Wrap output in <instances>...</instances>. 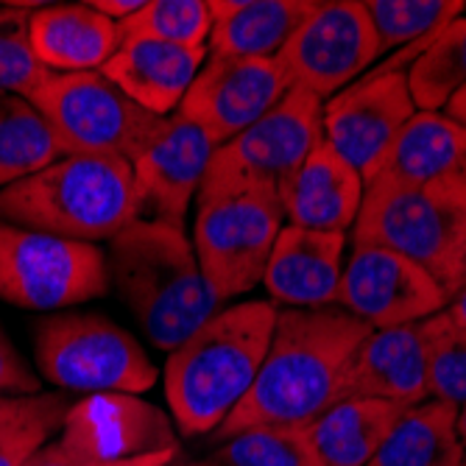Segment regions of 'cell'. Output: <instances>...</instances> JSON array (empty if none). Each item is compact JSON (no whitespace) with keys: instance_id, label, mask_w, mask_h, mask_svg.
<instances>
[{"instance_id":"cell-9","label":"cell","mask_w":466,"mask_h":466,"mask_svg":"<svg viewBox=\"0 0 466 466\" xmlns=\"http://www.w3.org/2000/svg\"><path fill=\"white\" fill-rule=\"evenodd\" d=\"M109 268L96 243L0 224V299L25 310H59L98 299Z\"/></svg>"},{"instance_id":"cell-21","label":"cell","mask_w":466,"mask_h":466,"mask_svg":"<svg viewBox=\"0 0 466 466\" xmlns=\"http://www.w3.org/2000/svg\"><path fill=\"white\" fill-rule=\"evenodd\" d=\"M28 39L39 65L51 73L101 70L123 42L117 23L90 4L36 9L28 17Z\"/></svg>"},{"instance_id":"cell-10","label":"cell","mask_w":466,"mask_h":466,"mask_svg":"<svg viewBox=\"0 0 466 466\" xmlns=\"http://www.w3.org/2000/svg\"><path fill=\"white\" fill-rule=\"evenodd\" d=\"M282 218V204L263 193L229 190L198 196L193 251L201 274L221 299H232L263 282Z\"/></svg>"},{"instance_id":"cell-2","label":"cell","mask_w":466,"mask_h":466,"mask_svg":"<svg viewBox=\"0 0 466 466\" xmlns=\"http://www.w3.org/2000/svg\"><path fill=\"white\" fill-rule=\"evenodd\" d=\"M109 277L148 341L165 352H174L224 305L182 227L154 218H135L109 240Z\"/></svg>"},{"instance_id":"cell-40","label":"cell","mask_w":466,"mask_h":466,"mask_svg":"<svg viewBox=\"0 0 466 466\" xmlns=\"http://www.w3.org/2000/svg\"><path fill=\"white\" fill-rule=\"evenodd\" d=\"M461 466H466V452H463V458H461Z\"/></svg>"},{"instance_id":"cell-28","label":"cell","mask_w":466,"mask_h":466,"mask_svg":"<svg viewBox=\"0 0 466 466\" xmlns=\"http://www.w3.org/2000/svg\"><path fill=\"white\" fill-rule=\"evenodd\" d=\"M123 39H154L182 48H204L213 31L209 0H146L143 9L117 23Z\"/></svg>"},{"instance_id":"cell-14","label":"cell","mask_w":466,"mask_h":466,"mask_svg":"<svg viewBox=\"0 0 466 466\" xmlns=\"http://www.w3.org/2000/svg\"><path fill=\"white\" fill-rule=\"evenodd\" d=\"M335 305L371 329H391L439 316L447 310L450 296L402 254L383 246H352Z\"/></svg>"},{"instance_id":"cell-38","label":"cell","mask_w":466,"mask_h":466,"mask_svg":"<svg viewBox=\"0 0 466 466\" xmlns=\"http://www.w3.org/2000/svg\"><path fill=\"white\" fill-rule=\"evenodd\" d=\"M444 115L466 129V84H463L461 90H455V93H452V98L444 104Z\"/></svg>"},{"instance_id":"cell-4","label":"cell","mask_w":466,"mask_h":466,"mask_svg":"<svg viewBox=\"0 0 466 466\" xmlns=\"http://www.w3.org/2000/svg\"><path fill=\"white\" fill-rule=\"evenodd\" d=\"M140 218L132 165L120 157L70 154L0 190V224L67 240H112Z\"/></svg>"},{"instance_id":"cell-30","label":"cell","mask_w":466,"mask_h":466,"mask_svg":"<svg viewBox=\"0 0 466 466\" xmlns=\"http://www.w3.org/2000/svg\"><path fill=\"white\" fill-rule=\"evenodd\" d=\"M28 17L20 6H0V96L31 98L51 76L34 56L28 39Z\"/></svg>"},{"instance_id":"cell-33","label":"cell","mask_w":466,"mask_h":466,"mask_svg":"<svg viewBox=\"0 0 466 466\" xmlns=\"http://www.w3.org/2000/svg\"><path fill=\"white\" fill-rule=\"evenodd\" d=\"M177 450L179 447H167V450L148 452V455L129 458V461H106L78 431H73L70 425H62V439L54 444H42L25 461V466H167L174 461Z\"/></svg>"},{"instance_id":"cell-35","label":"cell","mask_w":466,"mask_h":466,"mask_svg":"<svg viewBox=\"0 0 466 466\" xmlns=\"http://www.w3.org/2000/svg\"><path fill=\"white\" fill-rule=\"evenodd\" d=\"M146 0H93V9L101 12L104 17L115 20V23H123L126 17H132L137 9H143Z\"/></svg>"},{"instance_id":"cell-15","label":"cell","mask_w":466,"mask_h":466,"mask_svg":"<svg viewBox=\"0 0 466 466\" xmlns=\"http://www.w3.org/2000/svg\"><path fill=\"white\" fill-rule=\"evenodd\" d=\"M216 143L179 112L165 117L159 135L132 162L140 218L182 227L185 213L198 196Z\"/></svg>"},{"instance_id":"cell-41","label":"cell","mask_w":466,"mask_h":466,"mask_svg":"<svg viewBox=\"0 0 466 466\" xmlns=\"http://www.w3.org/2000/svg\"><path fill=\"white\" fill-rule=\"evenodd\" d=\"M190 466H209V463H190Z\"/></svg>"},{"instance_id":"cell-27","label":"cell","mask_w":466,"mask_h":466,"mask_svg":"<svg viewBox=\"0 0 466 466\" xmlns=\"http://www.w3.org/2000/svg\"><path fill=\"white\" fill-rule=\"evenodd\" d=\"M366 12L374 25L380 54L391 48H410L421 39L444 31L466 4L461 0H366Z\"/></svg>"},{"instance_id":"cell-29","label":"cell","mask_w":466,"mask_h":466,"mask_svg":"<svg viewBox=\"0 0 466 466\" xmlns=\"http://www.w3.org/2000/svg\"><path fill=\"white\" fill-rule=\"evenodd\" d=\"M224 466H327L308 425L251 428L227 441L218 452Z\"/></svg>"},{"instance_id":"cell-19","label":"cell","mask_w":466,"mask_h":466,"mask_svg":"<svg viewBox=\"0 0 466 466\" xmlns=\"http://www.w3.org/2000/svg\"><path fill=\"white\" fill-rule=\"evenodd\" d=\"M363 193V177L327 140H321L288 179L279 201L290 227L347 235L358 218Z\"/></svg>"},{"instance_id":"cell-6","label":"cell","mask_w":466,"mask_h":466,"mask_svg":"<svg viewBox=\"0 0 466 466\" xmlns=\"http://www.w3.org/2000/svg\"><path fill=\"white\" fill-rule=\"evenodd\" d=\"M321 140V98L293 84L271 112L213 151L198 196L251 190L279 201L288 179Z\"/></svg>"},{"instance_id":"cell-23","label":"cell","mask_w":466,"mask_h":466,"mask_svg":"<svg viewBox=\"0 0 466 466\" xmlns=\"http://www.w3.org/2000/svg\"><path fill=\"white\" fill-rule=\"evenodd\" d=\"M402 410L405 405L389 400L347 397L308 428L327 466H369Z\"/></svg>"},{"instance_id":"cell-12","label":"cell","mask_w":466,"mask_h":466,"mask_svg":"<svg viewBox=\"0 0 466 466\" xmlns=\"http://www.w3.org/2000/svg\"><path fill=\"white\" fill-rule=\"evenodd\" d=\"M377 56L380 42L374 25L358 0L316 4L279 51L293 84L319 98L338 96Z\"/></svg>"},{"instance_id":"cell-37","label":"cell","mask_w":466,"mask_h":466,"mask_svg":"<svg viewBox=\"0 0 466 466\" xmlns=\"http://www.w3.org/2000/svg\"><path fill=\"white\" fill-rule=\"evenodd\" d=\"M444 313H447V319H450V324H452V327L466 329V288H461V290L452 296Z\"/></svg>"},{"instance_id":"cell-39","label":"cell","mask_w":466,"mask_h":466,"mask_svg":"<svg viewBox=\"0 0 466 466\" xmlns=\"http://www.w3.org/2000/svg\"><path fill=\"white\" fill-rule=\"evenodd\" d=\"M455 431H458V439H461V444H463V450H466V402L458 408V421H455Z\"/></svg>"},{"instance_id":"cell-22","label":"cell","mask_w":466,"mask_h":466,"mask_svg":"<svg viewBox=\"0 0 466 466\" xmlns=\"http://www.w3.org/2000/svg\"><path fill=\"white\" fill-rule=\"evenodd\" d=\"M313 6V0H209V56L274 59Z\"/></svg>"},{"instance_id":"cell-34","label":"cell","mask_w":466,"mask_h":466,"mask_svg":"<svg viewBox=\"0 0 466 466\" xmlns=\"http://www.w3.org/2000/svg\"><path fill=\"white\" fill-rule=\"evenodd\" d=\"M42 383L0 327V397H34Z\"/></svg>"},{"instance_id":"cell-11","label":"cell","mask_w":466,"mask_h":466,"mask_svg":"<svg viewBox=\"0 0 466 466\" xmlns=\"http://www.w3.org/2000/svg\"><path fill=\"white\" fill-rule=\"evenodd\" d=\"M290 87L293 78L279 56H209L182 98L179 115L218 148L271 112Z\"/></svg>"},{"instance_id":"cell-8","label":"cell","mask_w":466,"mask_h":466,"mask_svg":"<svg viewBox=\"0 0 466 466\" xmlns=\"http://www.w3.org/2000/svg\"><path fill=\"white\" fill-rule=\"evenodd\" d=\"M28 101L54 126L67 157H120L132 165L165 126L98 70L51 73Z\"/></svg>"},{"instance_id":"cell-7","label":"cell","mask_w":466,"mask_h":466,"mask_svg":"<svg viewBox=\"0 0 466 466\" xmlns=\"http://www.w3.org/2000/svg\"><path fill=\"white\" fill-rule=\"evenodd\" d=\"M36 366L48 383L84 394H143L157 383L146 350L98 313H59L36 327Z\"/></svg>"},{"instance_id":"cell-3","label":"cell","mask_w":466,"mask_h":466,"mask_svg":"<svg viewBox=\"0 0 466 466\" xmlns=\"http://www.w3.org/2000/svg\"><path fill=\"white\" fill-rule=\"evenodd\" d=\"M271 302L221 308L167 355L165 397L182 433L221 428L251 389L277 324Z\"/></svg>"},{"instance_id":"cell-17","label":"cell","mask_w":466,"mask_h":466,"mask_svg":"<svg viewBox=\"0 0 466 466\" xmlns=\"http://www.w3.org/2000/svg\"><path fill=\"white\" fill-rule=\"evenodd\" d=\"M444 321L447 316L441 310L416 324L371 329L355 358L350 397L389 400L405 408L431 400V352Z\"/></svg>"},{"instance_id":"cell-31","label":"cell","mask_w":466,"mask_h":466,"mask_svg":"<svg viewBox=\"0 0 466 466\" xmlns=\"http://www.w3.org/2000/svg\"><path fill=\"white\" fill-rule=\"evenodd\" d=\"M73 405L65 394H34V397H0V452L23 444H48Z\"/></svg>"},{"instance_id":"cell-26","label":"cell","mask_w":466,"mask_h":466,"mask_svg":"<svg viewBox=\"0 0 466 466\" xmlns=\"http://www.w3.org/2000/svg\"><path fill=\"white\" fill-rule=\"evenodd\" d=\"M405 76L413 104L421 112H439L466 84V17H455L413 59Z\"/></svg>"},{"instance_id":"cell-16","label":"cell","mask_w":466,"mask_h":466,"mask_svg":"<svg viewBox=\"0 0 466 466\" xmlns=\"http://www.w3.org/2000/svg\"><path fill=\"white\" fill-rule=\"evenodd\" d=\"M371 182L425 190L466 207V129L441 112L416 109Z\"/></svg>"},{"instance_id":"cell-32","label":"cell","mask_w":466,"mask_h":466,"mask_svg":"<svg viewBox=\"0 0 466 466\" xmlns=\"http://www.w3.org/2000/svg\"><path fill=\"white\" fill-rule=\"evenodd\" d=\"M428 391L431 400L450 402L455 408L466 402V329L452 327L450 319L433 341Z\"/></svg>"},{"instance_id":"cell-13","label":"cell","mask_w":466,"mask_h":466,"mask_svg":"<svg viewBox=\"0 0 466 466\" xmlns=\"http://www.w3.org/2000/svg\"><path fill=\"white\" fill-rule=\"evenodd\" d=\"M416 104L402 70H374L324 106V140L363 177L374 179Z\"/></svg>"},{"instance_id":"cell-20","label":"cell","mask_w":466,"mask_h":466,"mask_svg":"<svg viewBox=\"0 0 466 466\" xmlns=\"http://www.w3.org/2000/svg\"><path fill=\"white\" fill-rule=\"evenodd\" d=\"M207 56L204 48H182L154 39H123L115 56L98 70L146 112L165 117L187 96Z\"/></svg>"},{"instance_id":"cell-24","label":"cell","mask_w":466,"mask_h":466,"mask_svg":"<svg viewBox=\"0 0 466 466\" xmlns=\"http://www.w3.org/2000/svg\"><path fill=\"white\" fill-rule=\"evenodd\" d=\"M458 408L439 400L408 405L369 466H461Z\"/></svg>"},{"instance_id":"cell-18","label":"cell","mask_w":466,"mask_h":466,"mask_svg":"<svg viewBox=\"0 0 466 466\" xmlns=\"http://www.w3.org/2000/svg\"><path fill=\"white\" fill-rule=\"evenodd\" d=\"M344 246L341 232H316L302 227H282L263 285L277 302L290 310H319L338 299V285L344 274Z\"/></svg>"},{"instance_id":"cell-5","label":"cell","mask_w":466,"mask_h":466,"mask_svg":"<svg viewBox=\"0 0 466 466\" xmlns=\"http://www.w3.org/2000/svg\"><path fill=\"white\" fill-rule=\"evenodd\" d=\"M352 246H383L425 268L452 299L466 288V207L425 190L369 182Z\"/></svg>"},{"instance_id":"cell-25","label":"cell","mask_w":466,"mask_h":466,"mask_svg":"<svg viewBox=\"0 0 466 466\" xmlns=\"http://www.w3.org/2000/svg\"><path fill=\"white\" fill-rule=\"evenodd\" d=\"M67 157L54 126L28 98L0 96V190Z\"/></svg>"},{"instance_id":"cell-1","label":"cell","mask_w":466,"mask_h":466,"mask_svg":"<svg viewBox=\"0 0 466 466\" xmlns=\"http://www.w3.org/2000/svg\"><path fill=\"white\" fill-rule=\"evenodd\" d=\"M369 335V324L338 308L277 313L266 360L224 419L221 436L266 425H313L350 397L355 358Z\"/></svg>"},{"instance_id":"cell-36","label":"cell","mask_w":466,"mask_h":466,"mask_svg":"<svg viewBox=\"0 0 466 466\" xmlns=\"http://www.w3.org/2000/svg\"><path fill=\"white\" fill-rule=\"evenodd\" d=\"M42 444L39 441H23V444H15L9 450L0 452V466H25V461L39 450Z\"/></svg>"}]
</instances>
